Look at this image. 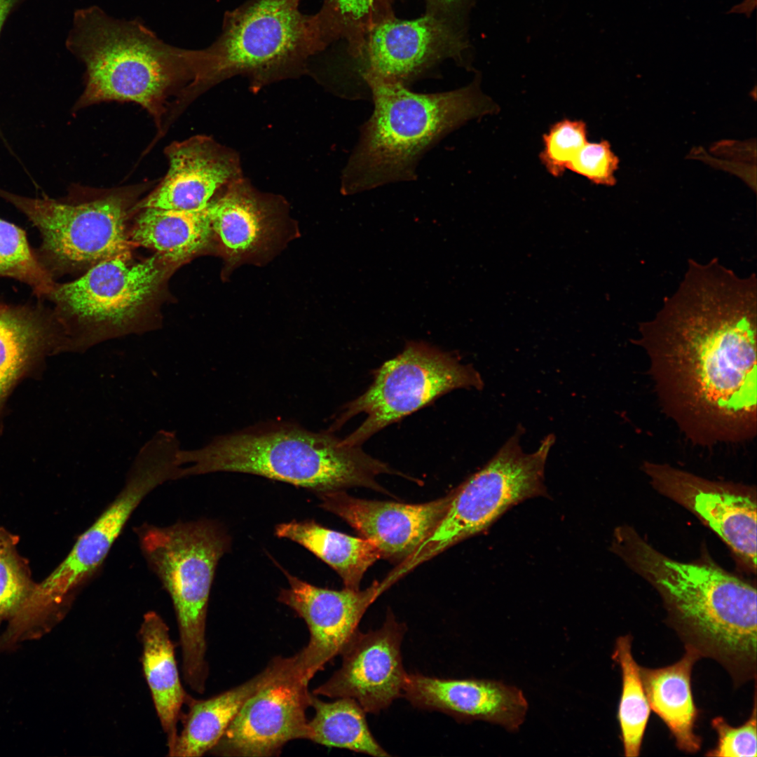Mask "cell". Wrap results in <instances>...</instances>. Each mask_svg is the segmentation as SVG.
I'll return each mask as SVG.
<instances>
[{"mask_svg":"<svg viewBox=\"0 0 757 757\" xmlns=\"http://www.w3.org/2000/svg\"><path fill=\"white\" fill-rule=\"evenodd\" d=\"M757 279L718 258L689 259L676 291L634 343L644 350L665 414L696 444L736 443L757 431Z\"/></svg>","mask_w":757,"mask_h":757,"instance_id":"cell-1","label":"cell"},{"mask_svg":"<svg viewBox=\"0 0 757 757\" xmlns=\"http://www.w3.org/2000/svg\"><path fill=\"white\" fill-rule=\"evenodd\" d=\"M611 550L656 589L685 647L719 662L736 684L756 677L755 587L709 560L671 559L627 524L615 528Z\"/></svg>","mask_w":757,"mask_h":757,"instance_id":"cell-2","label":"cell"},{"mask_svg":"<svg viewBox=\"0 0 757 757\" xmlns=\"http://www.w3.org/2000/svg\"><path fill=\"white\" fill-rule=\"evenodd\" d=\"M67 45L86 67L74 111L102 102H135L163 134L180 106L196 96L198 50L165 44L137 22L97 8L79 11Z\"/></svg>","mask_w":757,"mask_h":757,"instance_id":"cell-3","label":"cell"},{"mask_svg":"<svg viewBox=\"0 0 757 757\" xmlns=\"http://www.w3.org/2000/svg\"><path fill=\"white\" fill-rule=\"evenodd\" d=\"M374 104L341 175L346 195L414 181L424 155L468 121L493 113L492 100L477 79L463 88L418 93L374 76L364 79Z\"/></svg>","mask_w":757,"mask_h":757,"instance_id":"cell-4","label":"cell"},{"mask_svg":"<svg viewBox=\"0 0 757 757\" xmlns=\"http://www.w3.org/2000/svg\"><path fill=\"white\" fill-rule=\"evenodd\" d=\"M181 478L217 472H240L307 489L316 493L363 486L388 494L376 478L399 474L344 444L329 430L298 424L264 423L213 438L200 448L180 449Z\"/></svg>","mask_w":757,"mask_h":757,"instance_id":"cell-5","label":"cell"},{"mask_svg":"<svg viewBox=\"0 0 757 757\" xmlns=\"http://www.w3.org/2000/svg\"><path fill=\"white\" fill-rule=\"evenodd\" d=\"M301 1L248 0L226 11L218 38L200 50L202 91L236 75L258 88L306 72L332 41L320 14L303 13Z\"/></svg>","mask_w":757,"mask_h":757,"instance_id":"cell-6","label":"cell"},{"mask_svg":"<svg viewBox=\"0 0 757 757\" xmlns=\"http://www.w3.org/2000/svg\"><path fill=\"white\" fill-rule=\"evenodd\" d=\"M145 560L172 602L182 650V674L194 692H205L206 618L217 565L229 549L230 538L207 519L168 526L143 524L135 528Z\"/></svg>","mask_w":757,"mask_h":757,"instance_id":"cell-7","label":"cell"},{"mask_svg":"<svg viewBox=\"0 0 757 757\" xmlns=\"http://www.w3.org/2000/svg\"><path fill=\"white\" fill-rule=\"evenodd\" d=\"M179 451L175 440L163 433H155L141 447L114 500L79 536L56 569L33 586L18 611L24 623L39 627L62 615L75 594L100 568L143 499L161 484L179 479Z\"/></svg>","mask_w":757,"mask_h":757,"instance_id":"cell-8","label":"cell"},{"mask_svg":"<svg viewBox=\"0 0 757 757\" xmlns=\"http://www.w3.org/2000/svg\"><path fill=\"white\" fill-rule=\"evenodd\" d=\"M140 186L107 191L91 198L77 190L63 198L27 197L0 188V198L25 214L39 231L34 249L54 278L119 256L128 255L126 222Z\"/></svg>","mask_w":757,"mask_h":757,"instance_id":"cell-9","label":"cell"},{"mask_svg":"<svg viewBox=\"0 0 757 757\" xmlns=\"http://www.w3.org/2000/svg\"><path fill=\"white\" fill-rule=\"evenodd\" d=\"M521 430L477 472L453 489L446 513L432 534L386 577L395 583L419 564L451 546L486 531L506 511L534 497L547 496L545 467L554 437L549 435L533 453L522 450Z\"/></svg>","mask_w":757,"mask_h":757,"instance_id":"cell-10","label":"cell"},{"mask_svg":"<svg viewBox=\"0 0 757 757\" xmlns=\"http://www.w3.org/2000/svg\"><path fill=\"white\" fill-rule=\"evenodd\" d=\"M163 270L157 259L128 262V255L102 261L78 279L56 284L47 298L62 329L66 350L138 330L140 313L157 292Z\"/></svg>","mask_w":757,"mask_h":757,"instance_id":"cell-11","label":"cell"},{"mask_svg":"<svg viewBox=\"0 0 757 757\" xmlns=\"http://www.w3.org/2000/svg\"><path fill=\"white\" fill-rule=\"evenodd\" d=\"M482 388L478 371L453 353L425 342L409 341L399 355L376 369L372 384L343 407L328 430L334 432L364 413L366 418L361 425L342 439L344 444L360 446L385 427L446 393Z\"/></svg>","mask_w":757,"mask_h":757,"instance_id":"cell-12","label":"cell"},{"mask_svg":"<svg viewBox=\"0 0 757 757\" xmlns=\"http://www.w3.org/2000/svg\"><path fill=\"white\" fill-rule=\"evenodd\" d=\"M309 681L296 655L285 657L275 676L245 702L210 752L221 756H275L289 742L308 739Z\"/></svg>","mask_w":757,"mask_h":757,"instance_id":"cell-13","label":"cell"},{"mask_svg":"<svg viewBox=\"0 0 757 757\" xmlns=\"http://www.w3.org/2000/svg\"><path fill=\"white\" fill-rule=\"evenodd\" d=\"M641 468L654 489L693 513L756 573L755 488L711 480L666 463L645 461Z\"/></svg>","mask_w":757,"mask_h":757,"instance_id":"cell-14","label":"cell"},{"mask_svg":"<svg viewBox=\"0 0 757 757\" xmlns=\"http://www.w3.org/2000/svg\"><path fill=\"white\" fill-rule=\"evenodd\" d=\"M407 627L389 611L383 625L359 629L341 653V667L312 693L330 698L350 697L366 713L378 714L402 696L407 676L401 646Z\"/></svg>","mask_w":757,"mask_h":757,"instance_id":"cell-15","label":"cell"},{"mask_svg":"<svg viewBox=\"0 0 757 757\" xmlns=\"http://www.w3.org/2000/svg\"><path fill=\"white\" fill-rule=\"evenodd\" d=\"M289 587L278 601L292 609L307 625L308 644L296 655V662L310 681L343 648L358 630L367 608L383 593L380 582L365 589H329L313 585L284 571Z\"/></svg>","mask_w":757,"mask_h":757,"instance_id":"cell-16","label":"cell"},{"mask_svg":"<svg viewBox=\"0 0 757 757\" xmlns=\"http://www.w3.org/2000/svg\"><path fill=\"white\" fill-rule=\"evenodd\" d=\"M462 46L451 28L432 15L413 20L390 18L380 22L369 32L359 57L360 99L366 98L365 77L374 76L409 88L418 76L441 60L460 57Z\"/></svg>","mask_w":757,"mask_h":757,"instance_id":"cell-17","label":"cell"},{"mask_svg":"<svg viewBox=\"0 0 757 757\" xmlns=\"http://www.w3.org/2000/svg\"><path fill=\"white\" fill-rule=\"evenodd\" d=\"M453 493V489L444 497L421 504L361 499L343 490L318 494L322 508L341 517L374 543L381 558L399 564L435 531Z\"/></svg>","mask_w":757,"mask_h":757,"instance_id":"cell-18","label":"cell"},{"mask_svg":"<svg viewBox=\"0 0 757 757\" xmlns=\"http://www.w3.org/2000/svg\"><path fill=\"white\" fill-rule=\"evenodd\" d=\"M165 154L168 172L142 202V208L200 210L216 191L242 177L236 153L207 136L175 142Z\"/></svg>","mask_w":757,"mask_h":757,"instance_id":"cell-19","label":"cell"},{"mask_svg":"<svg viewBox=\"0 0 757 757\" xmlns=\"http://www.w3.org/2000/svg\"><path fill=\"white\" fill-rule=\"evenodd\" d=\"M404 697L419 709L444 713L459 721L481 720L515 730L528 704L522 692L500 682L407 674Z\"/></svg>","mask_w":757,"mask_h":757,"instance_id":"cell-20","label":"cell"},{"mask_svg":"<svg viewBox=\"0 0 757 757\" xmlns=\"http://www.w3.org/2000/svg\"><path fill=\"white\" fill-rule=\"evenodd\" d=\"M207 207L213 234L231 264L264 250L276 235L277 207L243 177Z\"/></svg>","mask_w":757,"mask_h":757,"instance_id":"cell-21","label":"cell"},{"mask_svg":"<svg viewBox=\"0 0 757 757\" xmlns=\"http://www.w3.org/2000/svg\"><path fill=\"white\" fill-rule=\"evenodd\" d=\"M63 336L53 308L42 303L0 301V408L11 386L44 350H62Z\"/></svg>","mask_w":757,"mask_h":757,"instance_id":"cell-22","label":"cell"},{"mask_svg":"<svg viewBox=\"0 0 757 757\" xmlns=\"http://www.w3.org/2000/svg\"><path fill=\"white\" fill-rule=\"evenodd\" d=\"M284 657H274L261 672L245 682L205 700L190 696L188 711L182 714V729L178 732L168 756L198 757L210 752L245 702L279 671Z\"/></svg>","mask_w":757,"mask_h":757,"instance_id":"cell-23","label":"cell"},{"mask_svg":"<svg viewBox=\"0 0 757 757\" xmlns=\"http://www.w3.org/2000/svg\"><path fill=\"white\" fill-rule=\"evenodd\" d=\"M138 634L142 670L170 749L177 737L182 708L189 695L182 684L175 645L162 617L153 611L146 613Z\"/></svg>","mask_w":757,"mask_h":757,"instance_id":"cell-24","label":"cell"},{"mask_svg":"<svg viewBox=\"0 0 757 757\" xmlns=\"http://www.w3.org/2000/svg\"><path fill=\"white\" fill-rule=\"evenodd\" d=\"M678 662L662 668L640 667L646 696L655 714L667 725L676 746L687 753L700 749L701 738L695 732L697 711L693 698L691 673L700 655L690 647Z\"/></svg>","mask_w":757,"mask_h":757,"instance_id":"cell-25","label":"cell"},{"mask_svg":"<svg viewBox=\"0 0 757 757\" xmlns=\"http://www.w3.org/2000/svg\"><path fill=\"white\" fill-rule=\"evenodd\" d=\"M275 534L311 552L339 575L345 587L351 589H360L368 568L381 558L371 540L327 528L314 520L279 524Z\"/></svg>","mask_w":757,"mask_h":757,"instance_id":"cell-26","label":"cell"},{"mask_svg":"<svg viewBox=\"0 0 757 757\" xmlns=\"http://www.w3.org/2000/svg\"><path fill=\"white\" fill-rule=\"evenodd\" d=\"M207 205L200 210L144 208L131 237L169 261L185 260L205 247L214 235Z\"/></svg>","mask_w":757,"mask_h":757,"instance_id":"cell-27","label":"cell"},{"mask_svg":"<svg viewBox=\"0 0 757 757\" xmlns=\"http://www.w3.org/2000/svg\"><path fill=\"white\" fill-rule=\"evenodd\" d=\"M311 707L315 715L308 723V740L372 756H391L373 736L365 711L354 699L340 697L328 702L311 693Z\"/></svg>","mask_w":757,"mask_h":757,"instance_id":"cell-28","label":"cell"},{"mask_svg":"<svg viewBox=\"0 0 757 757\" xmlns=\"http://www.w3.org/2000/svg\"><path fill=\"white\" fill-rule=\"evenodd\" d=\"M630 634L616 640L613 658L620 664L622 672V694L618 718L620 726L625 756L640 754L641 743L648 721L650 708L641 678L639 666L632 653Z\"/></svg>","mask_w":757,"mask_h":757,"instance_id":"cell-29","label":"cell"},{"mask_svg":"<svg viewBox=\"0 0 757 757\" xmlns=\"http://www.w3.org/2000/svg\"><path fill=\"white\" fill-rule=\"evenodd\" d=\"M10 278L28 285L39 299L53 291L54 278L42 267L25 231L0 218V278Z\"/></svg>","mask_w":757,"mask_h":757,"instance_id":"cell-30","label":"cell"},{"mask_svg":"<svg viewBox=\"0 0 757 757\" xmlns=\"http://www.w3.org/2000/svg\"><path fill=\"white\" fill-rule=\"evenodd\" d=\"M390 0H324L321 15L334 39H345L348 49H361L369 32L391 18Z\"/></svg>","mask_w":757,"mask_h":757,"instance_id":"cell-31","label":"cell"},{"mask_svg":"<svg viewBox=\"0 0 757 757\" xmlns=\"http://www.w3.org/2000/svg\"><path fill=\"white\" fill-rule=\"evenodd\" d=\"M587 142L585 123L564 119L552 125L543 135L544 146L540 159L550 175L560 177Z\"/></svg>","mask_w":757,"mask_h":757,"instance_id":"cell-32","label":"cell"},{"mask_svg":"<svg viewBox=\"0 0 757 757\" xmlns=\"http://www.w3.org/2000/svg\"><path fill=\"white\" fill-rule=\"evenodd\" d=\"M32 587L13 539L0 529V624L14 615Z\"/></svg>","mask_w":757,"mask_h":757,"instance_id":"cell-33","label":"cell"},{"mask_svg":"<svg viewBox=\"0 0 757 757\" xmlns=\"http://www.w3.org/2000/svg\"><path fill=\"white\" fill-rule=\"evenodd\" d=\"M619 159L613 152L609 142H587L566 169L588 179L596 184L613 186L616 183L615 172Z\"/></svg>","mask_w":757,"mask_h":757,"instance_id":"cell-34","label":"cell"},{"mask_svg":"<svg viewBox=\"0 0 757 757\" xmlns=\"http://www.w3.org/2000/svg\"><path fill=\"white\" fill-rule=\"evenodd\" d=\"M711 725L716 731L718 740L716 746L709 751L706 756L718 757H756L757 756L756 701L750 718L741 726L732 727L722 717L714 718Z\"/></svg>","mask_w":757,"mask_h":757,"instance_id":"cell-35","label":"cell"},{"mask_svg":"<svg viewBox=\"0 0 757 757\" xmlns=\"http://www.w3.org/2000/svg\"><path fill=\"white\" fill-rule=\"evenodd\" d=\"M25 0H0V32L11 12Z\"/></svg>","mask_w":757,"mask_h":757,"instance_id":"cell-36","label":"cell"},{"mask_svg":"<svg viewBox=\"0 0 757 757\" xmlns=\"http://www.w3.org/2000/svg\"><path fill=\"white\" fill-rule=\"evenodd\" d=\"M432 1L434 3L437 4L439 6H445V7H447V6H453V4H455L458 3V1H460V0H432Z\"/></svg>","mask_w":757,"mask_h":757,"instance_id":"cell-37","label":"cell"}]
</instances>
